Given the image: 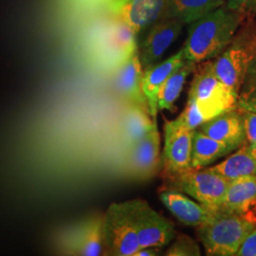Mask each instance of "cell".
Returning <instances> with one entry per match:
<instances>
[{"mask_svg":"<svg viewBox=\"0 0 256 256\" xmlns=\"http://www.w3.org/2000/svg\"><path fill=\"white\" fill-rule=\"evenodd\" d=\"M248 146L250 153L252 154V156L254 158V160H256V144H248Z\"/></svg>","mask_w":256,"mask_h":256,"instance_id":"cell-33","label":"cell"},{"mask_svg":"<svg viewBox=\"0 0 256 256\" xmlns=\"http://www.w3.org/2000/svg\"><path fill=\"white\" fill-rule=\"evenodd\" d=\"M256 202V176L230 182L220 210L243 214Z\"/></svg>","mask_w":256,"mask_h":256,"instance_id":"cell-18","label":"cell"},{"mask_svg":"<svg viewBox=\"0 0 256 256\" xmlns=\"http://www.w3.org/2000/svg\"><path fill=\"white\" fill-rule=\"evenodd\" d=\"M174 120L178 124L182 126L184 128L196 130L210 120L200 110L196 102L192 99H188L185 108Z\"/></svg>","mask_w":256,"mask_h":256,"instance_id":"cell-24","label":"cell"},{"mask_svg":"<svg viewBox=\"0 0 256 256\" xmlns=\"http://www.w3.org/2000/svg\"><path fill=\"white\" fill-rule=\"evenodd\" d=\"M236 256H256V228L243 241Z\"/></svg>","mask_w":256,"mask_h":256,"instance_id":"cell-30","label":"cell"},{"mask_svg":"<svg viewBox=\"0 0 256 256\" xmlns=\"http://www.w3.org/2000/svg\"><path fill=\"white\" fill-rule=\"evenodd\" d=\"M156 126L148 110L133 104H126L120 120L122 136L129 146L146 137Z\"/></svg>","mask_w":256,"mask_h":256,"instance_id":"cell-17","label":"cell"},{"mask_svg":"<svg viewBox=\"0 0 256 256\" xmlns=\"http://www.w3.org/2000/svg\"><path fill=\"white\" fill-rule=\"evenodd\" d=\"M256 56V20L250 16L242 22L229 45L212 61L214 74L238 95Z\"/></svg>","mask_w":256,"mask_h":256,"instance_id":"cell-2","label":"cell"},{"mask_svg":"<svg viewBox=\"0 0 256 256\" xmlns=\"http://www.w3.org/2000/svg\"><path fill=\"white\" fill-rule=\"evenodd\" d=\"M236 108L238 110L256 113V92L239 93Z\"/></svg>","mask_w":256,"mask_h":256,"instance_id":"cell-29","label":"cell"},{"mask_svg":"<svg viewBox=\"0 0 256 256\" xmlns=\"http://www.w3.org/2000/svg\"><path fill=\"white\" fill-rule=\"evenodd\" d=\"M183 26L182 21L174 18L162 19L151 26L140 50H138L144 70L158 62L166 50L180 34Z\"/></svg>","mask_w":256,"mask_h":256,"instance_id":"cell-11","label":"cell"},{"mask_svg":"<svg viewBox=\"0 0 256 256\" xmlns=\"http://www.w3.org/2000/svg\"><path fill=\"white\" fill-rule=\"evenodd\" d=\"M208 168L229 182L245 176H256V160L250 153L248 144L238 148V151L222 162Z\"/></svg>","mask_w":256,"mask_h":256,"instance_id":"cell-21","label":"cell"},{"mask_svg":"<svg viewBox=\"0 0 256 256\" xmlns=\"http://www.w3.org/2000/svg\"><path fill=\"white\" fill-rule=\"evenodd\" d=\"M183 48L176 54L169 57L162 63L151 66L144 70L142 90L146 97L149 106V113L156 120L158 115V95L160 88L171 74L186 63Z\"/></svg>","mask_w":256,"mask_h":256,"instance_id":"cell-16","label":"cell"},{"mask_svg":"<svg viewBox=\"0 0 256 256\" xmlns=\"http://www.w3.org/2000/svg\"><path fill=\"white\" fill-rule=\"evenodd\" d=\"M162 178L164 180L162 189L183 192L196 202L216 210H220L230 183L209 168H188L162 174Z\"/></svg>","mask_w":256,"mask_h":256,"instance_id":"cell-4","label":"cell"},{"mask_svg":"<svg viewBox=\"0 0 256 256\" xmlns=\"http://www.w3.org/2000/svg\"><path fill=\"white\" fill-rule=\"evenodd\" d=\"M244 119V126L246 132L248 144H256V113L241 110Z\"/></svg>","mask_w":256,"mask_h":256,"instance_id":"cell-27","label":"cell"},{"mask_svg":"<svg viewBox=\"0 0 256 256\" xmlns=\"http://www.w3.org/2000/svg\"><path fill=\"white\" fill-rule=\"evenodd\" d=\"M92 3H102V2H108V1H112V0H86Z\"/></svg>","mask_w":256,"mask_h":256,"instance_id":"cell-34","label":"cell"},{"mask_svg":"<svg viewBox=\"0 0 256 256\" xmlns=\"http://www.w3.org/2000/svg\"><path fill=\"white\" fill-rule=\"evenodd\" d=\"M198 130L236 150L247 144L243 114L238 108L220 114L202 124Z\"/></svg>","mask_w":256,"mask_h":256,"instance_id":"cell-14","label":"cell"},{"mask_svg":"<svg viewBox=\"0 0 256 256\" xmlns=\"http://www.w3.org/2000/svg\"><path fill=\"white\" fill-rule=\"evenodd\" d=\"M110 42L119 54L120 64L138 50L137 34L122 19L115 18L110 24Z\"/></svg>","mask_w":256,"mask_h":256,"instance_id":"cell-23","label":"cell"},{"mask_svg":"<svg viewBox=\"0 0 256 256\" xmlns=\"http://www.w3.org/2000/svg\"><path fill=\"white\" fill-rule=\"evenodd\" d=\"M242 216L256 228V202L242 214Z\"/></svg>","mask_w":256,"mask_h":256,"instance_id":"cell-32","label":"cell"},{"mask_svg":"<svg viewBox=\"0 0 256 256\" xmlns=\"http://www.w3.org/2000/svg\"><path fill=\"white\" fill-rule=\"evenodd\" d=\"M102 216L96 214L77 226L70 234L66 252L81 256H104Z\"/></svg>","mask_w":256,"mask_h":256,"instance_id":"cell-15","label":"cell"},{"mask_svg":"<svg viewBox=\"0 0 256 256\" xmlns=\"http://www.w3.org/2000/svg\"><path fill=\"white\" fill-rule=\"evenodd\" d=\"M169 0H114L112 12L136 34L164 18Z\"/></svg>","mask_w":256,"mask_h":256,"instance_id":"cell-10","label":"cell"},{"mask_svg":"<svg viewBox=\"0 0 256 256\" xmlns=\"http://www.w3.org/2000/svg\"><path fill=\"white\" fill-rule=\"evenodd\" d=\"M194 130L178 124L174 120L164 124V148L160 158L162 174L191 168L192 140Z\"/></svg>","mask_w":256,"mask_h":256,"instance_id":"cell-8","label":"cell"},{"mask_svg":"<svg viewBox=\"0 0 256 256\" xmlns=\"http://www.w3.org/2000/svg\"><path fill=\"white\" fill-rule=\"evenodd\" d=\"M142 76L144 70L137 50L118 64L114 75V86L126 104H137L149 111L148 102L142 90Z\"/></svg>","mask_w":256,"mask_h":256,"instance_id":"cell-12","label":"cell"},{"mask_svg":"<svg viewBox=\"0 0 256 256\" xmlns=\"http://www.w3.org/2000/svg\"><path fill=\"white\" fill-rule=\"evenodd\" d=\"M236 149L196 129L192 135L191 168H204Z\"/></svg>","mask_w":256,"mask_h":256,"instance_id":"cell-20","label":"cell"},{"mask_svg":"<svg viewBox=\"0 0 256 256\" xmlns=\"http://www.w3.org/2000/svg\"><path fill=\"white\" fill-rule=\"evenodd\" d=\"M256 227L241 214L218 210L196 227V236L209 256H236L243 241Z\"/></svg>","mask_w":256,"mask_h":256,"instance_id":"cell-3","label":"cell"},{"mask_svg":"<svg viewBox=\"0 0 256 256\" xmlns=\"http://www.w3.org/2000/svg\"><path fill=\"white\" fill-rule=\"evenodd\" d=\"M198 64L194 70L188 99L196 102L210 120L238 108V95L218 78L212 61L208 60Z\"/></svg>","mask_w":256,"mask_h":256,"instance_id":"cell-5","label":"cell"},{"mask_svg":"<svg viewBox=\"0 0 256 256\" xmlns=\"http://www.w3.org/2000/svg\"><path fill=\"white\" fill-rule=\"evenodd\" d=\"M247 18L224 4L190 24L182 48L186 60L198 64L218 57Z\"/></svg>","mask_w":256,"mask_h":256,"instance_id":"cell-1","label":"cell"},{"mask_svg":"<svg viewBox=\"0 0 256 256\" xmlns=\"http://www.w3.org/2000/svg\"><path fill=\"white\" fill-rule=\"evenodd\" d=\"M196 64L191 61H186L182 66L168 77L158 95V110H168L172 113L176 110L174 102L182 92L186 79L194 72Z\"/></svg>","mask_w":256,"mask_h":256,"instance_id":"cell-22","label":"cell"},{"mask_svg":"<svg viewBox=\"0 0 256 256\" xmlns=\"http://www.w3.org/2000/svg\"><path fill=\"white\" fill-rule=\"evenodd\" d=\"M160 200L174 218L186 226L196 228L210 220L216 212L176 190L160 189Z\"/></svg>","mask_w":256,"mask_h":256,"instance_id":"cell-13","label":"cell"},{"mask_svg":"<svg viewBox=\"0 0 256 256\" xmlns=\"http://www.w3.org/2000/svg\"><path fill=\"white\" fill-rule=\"evenodd\" d=\"M124 203L140 248H162L173 241L176 236L174 224L156 212L146 200H132Z\"/></svg>","mask_w":256,"mask_h":256,"instance_id":"cell-7","label":"cell"},{"mask_svg":"<svg viewBox=\"0 0 256 256\" xmlns=\"http://www.w3.org/2000/svg\"><path fill=\"white\" fill-rule=\"evenodd\" d=\"M256 92V56L248 66L247 74L239 93Z\"/></svg>","mask_w":256,"mask_h":256,"instance_id":"cell-28","label":"cell"},{"mask_svg":"<svg viewBox=\"0 0 256 256\" xmlns=\"http://www.w3.org/2000/svg\"><path fill=\"white\" fill-rule=\"evenodd\" d=\"M225 5L248 16L256 14V0H225Z\"/></svg>","mask_w":256,"mask_h":256,"instance_id":"cell-26","label":"cell"},{"mask_svg":"<svg viewBox=\"0 0 256 256\" xmlns=\"http://www.w3.org/2000/svg\"><path fill=\"white\" fill-rule=\"evenodd\" d=\"M225 4V0H169L164 18L192 24Z\"/></svg>","mask_w":256,"mask_h":256,"instance_id":"cell-19","label":"cell"},{"mask_svg":"<svg viewBox=\"0 0 256 256\" xmlns=\"http://www.w3.org/2000/svg\"><path fill=\"white\" fill-rule=\"evenodd\" d=\"M164 254L167 256H202V250L192 238L183 234H176L173 239V243L165 252Z\"/></svg>","mask_w":256,"mask_h":256,"instance_id":"cell-25","label":"cell"},{"mask_svg":"<svg viewBox=\"0 0 256 256\" xmlns=\"http://www.w3.org/2000/svg\"><path fill=\"white\" fill-rule=\"evenodd\" d=\"M162 248L155 247L140 248L134 256H155L160 254Z\"/></svg>","mask_w":256,"mask_h":256,"instance_id":"cell-31","label":"cell"},{"mask_svg":"<svg viewBox=\"0 0 256 256\" xmlns=\"http://www.w3.org/2000/svg\"><path fill=\"white\" fill-rule=\"evenodd\" d=\"M160 135L158 126L146 136L128 146V166L138 180H147L160 170Z\"/></svg>","mask_w":256,"mask_h":256,"instance_id":"cell-9","label":"cell"},{"mask_svg":"<svg viewBox=\"0 0 256 256\" xmlns=\"http://www.w3.org/2000/svg\"><path fill=\"white\" fill-rule=\"evenodd\" d=\"M104 256H134L140 248L124 202L112 203L102 216Z\"/></svg>","mask_w":256,"mask_h":256,"instance_id":"cell-6","label":"cell"}]
</instances>
